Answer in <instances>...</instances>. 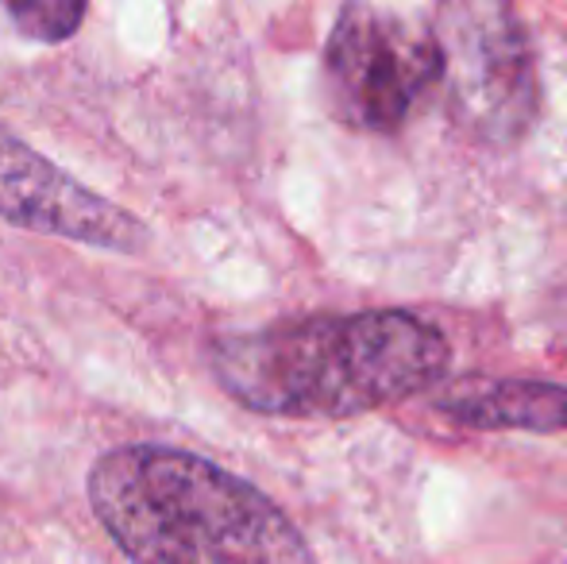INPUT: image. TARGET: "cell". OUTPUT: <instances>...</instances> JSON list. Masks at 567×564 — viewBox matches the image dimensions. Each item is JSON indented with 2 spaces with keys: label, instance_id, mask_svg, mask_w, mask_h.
I'll return each instance as SVG.
<instances>
[{
  "label": "cell",
  "instance_id": "6da1fadb",
  "mask_svg": "<svg viewBox=\"0 0 567 564\" xmlns=\"http://www.w3.org/2000/svg\"><path fill=\"white\" fill-rule=\"evenodd\" d=\"M452 348L402 309L267 325L213 345V376L247 410L278 418H355L394 407L444 376Z\"/></svg>",
  "mask_w": 567,
  "mask_h": 564
},
{
  "label": "cell",
  "instance_id": "7a4b0ae2",
  "mask_svg": "<svg viewBox=\"0 0 567 564\" xmlns=\"http://www.w3.org/2000/svg\"><path fill=\"white\" fill-rule=\"evenodd\" d=\"M90 503L135 564H317L259 488L171 444L105 452L90 472Z\"/></svg>",
  "mask_w": 567,
  "mask_h": 564
},
{
  "label": "cell",
  "instance_id": "3957f363",
  "mask_svg": "<svg viewBox=\"0 0 567 564\" xmlns=\"http://www.w3.org/2000/svg\"><path fill=\"white\" fill-rule=\"evenodd\" d=\"M441 43L425 23L367 0H351L324 43V82L343 124L359 132L405 129L441 82Z\"/></svg>",
  "mask_w": 567,
  "mask_h": 564
},
{
  "label": "cell",
  "instance_id": "277c9868",
  "mask_svg": "<svg viewBox=\"0 0 567 564\" xmlns=\"http://www.w3.org/2000/svg\"><path fill=\"white\" fill-rule=\"evenodd\" d=\"M441 78H449L460 116L483 140H517L537 113V82L525 35L506 8L455 0L444 8Z\"/></svg>",
  "mask_w": 567,
  "mask_h": 564
},
{
  "label": "cell",
  "instance_id": "5b68a950",
  "mask_svg": "<svg viewBox=\"0 0 567 564\" xmlns=\"http://www.w3.org/2000/svg\"><path fill=\"white\" fill-rule=\"evenodd\" d=\"M0 221L105 252H143L151 244L140 217L85 189L8 129H0Z\"/></svg>",
  "mask_w": 567,
  "mask_h": 564
},
{
  "label": "cell",
  "instance_id": "8992f818",
  "mask_svg": "<svg viewBox=\"0 0 567 564\" xmlns=\"http://www.w3.org/2000/svg\"><path fill=\"white\" fill-rule=\"evenodd\" d=\"M436 410L483 433H567V387L540 379H463Z\"/></svg>",
  "mask_w": 567,
  "mask_h": 564
},
{
  "label": "cell",
  "instance_id": "52a82bcc",
  "mask_svg": "<svg viewBox=\"0 0 567 564\" xmlns=\"http://www.w3.org/2000/svg\"><path fill=\"white\" fill-rule=\"evenodd\" d=\"M12 23L39 43H62L82 28L90 0H0Z\"/></svg>",
  "mask_w": 567,
  "mask_h": 564
}]
</instances>
